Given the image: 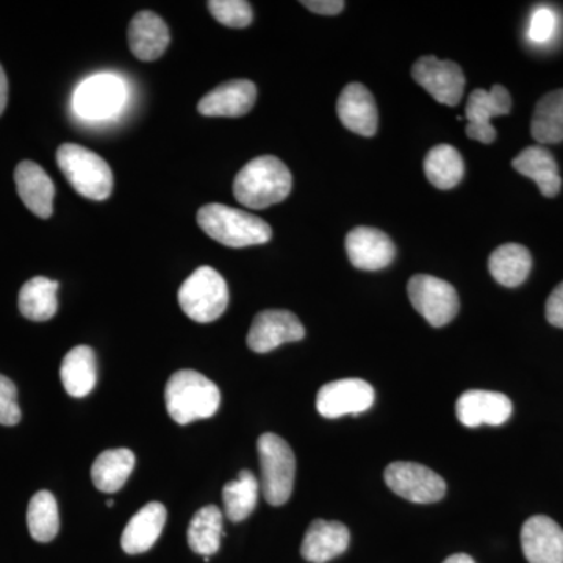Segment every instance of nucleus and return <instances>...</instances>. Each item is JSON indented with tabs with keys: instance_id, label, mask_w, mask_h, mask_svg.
<instances>
[{
	"instance_id": "f257e3e1",
	"label": "nucleus",
	"mask_w": 563,
	"mask_h": 563,
	"mask_svg": "<svg viewBox=\"0 0 563 563\" xmlns=\"http://www.w3.org/2000/svg\"><path fill=\"white\" fill-rule=\"evenodd\" d=\"M292 177L284 162L273 155L254 158L236 174L233 195L250 209H268L288 198Z\"/></svg>"
},
{
	"instance_id": "f03ea898",
	"label": "nucleus",
	"mask_w": 563,
	"mask_h": 563,
	"mask_svg": "<svg viewBox=\"0 0 563 563\" xmlns=\"http://www.w3.org/2000/svg\"><path fill=\"white\" fill-rule=\"evenodd\" d=\"M166 410L177 424L213 417L220 409L221 391L217 384L195 369H180L169 377L165 388Z\"/></svg>"
},
{
	"instance_id": "7ed1b4c3",
	"label": "nucleus",
	"mask_w": 563,
	"mask_h": 563,
	"mask_svg": "<svg viewBox=\"0 0 563 563\" xmlns=\"http://www.w3.org/2000/svg\"><path fill=\"white\" fill-rule=\"evenodd\" d=\"M198 224L214 242L228 247H247L272 240L273 229L262 218L224 203H207L198 211Z\"/></svg>"
},
{
	"instance_id": "20e7f679",
	"label": "nucleus",
	"mask_w": 563,
	"mask_h": 563,
	"mask_svg": "<svg viewBox=\"0 0 563 563\" xmlns=\"http://www.w3.org/2000/svg\"><path fill=\"white\" fill-rule=\"evenodd\" d=\"M57 163L70 187L84 198L103 201L113 191V173L109 163L80 144H62Z\"/></svg>"
},
{
	"instance_id": "39448f33",
	"label": "nucleus",
	"mask_w": 563,
	"mask_h": 563,
	"mask_svg": "<svg viewBox=\"0 0 563 563\" xmlns=\"http://www.w3.org/2000/svg\"><path fill=\"white\" fill-rule=\"evenodd\" d=\"M261 457V490L266 503L284 506L295 487L296 457L290 444L276 433H263L257 443Z\"/></svg>"
},
{
	"instance_id": "423d86ee",
	"label": "nucleus",
	"mask_w": 563,
	"mask_h": 563,
	"mask_svg": "<svg viewBox=\"0 0 563 563\" xmlns=\"http://www.w3.org/2000/svg\"><path fill=\"white\" fill-rule=\"evenodd\" d=\"M179 303L192 321L202 324L217 321L228 309V284L217 269L201 266L181 284Z\"/></svg>"
},
{
	"instance_id": "0eeeda50",
	"label": "nucleus",
	"mask_w": 563,
	"mask_h": 563,
	"mask_svg": "<svg viewBox=\"0 0 563 563\" xmlns=\"http://www.w3.org/2000/svg\"><path fill=\"white\" fill-rule=\"evenodd\" d=\"M413 309L424 318L432 328H443L457 317L461 309L457 291L453 285L439 277L417 274L407 285Z\"/></svg>"
},
{
	"instance_id": "6e6552de",
	"label": "nucleus",
	"mask_w": 563,
	"mask_h": 563,
	"mask_svg": "<svg viewBox=\"0 0 563 563\" xmlns=\"http://www.w3.org/2000/svg\"><path fill=\"white\" fill-rule=\"evenodd\" d=\"M125 101V85L113 74H98L79 85L74 92V111L88 121L113 117Z\"/></svg>"
},
{
	"instance_id": "1a4fd4ad",
	"label": "nucleus",
	"mask_w": 563,
	"mask_h": 563,
	"mask_svg": "<svg viewBox=\"0 0 563 563\" xmlns=\"http://www.w3.org/2000/svg\"><path fill=\"white\" fill-rule=\"evenodd\" d=\"M385 483L396 495L415 504H432L446 495L440 474L415 462H393L385 470Z\"/></svg>"
},
{
	"instance_id": "9d476101",
	"label": "nucleus",
	"mask_w": 563,
	"mask_h": 563,
	"mask_svg": "<svg viewBox=\"0 0 563 563\" xmlns=\"http://www.w3.org/2000/svg\"><path fill=\"white\" fill-rule=\"evenodd\" d=\"M412 77L437 102L455 107L465 90V76L457 63L439 60L433 55L415 63Z\"/></svg>"
},
{
	"instance_id": "9b49d317",
	"label": "nucleus",
	"mask_w": 563,
	"mask_h": 563,
	"mask_svg": "<svg viewBox=\"0 0 563 563\" xmlns=\"http://www.w3.org/2000/svg\"><path fill=\"white\" fill-rule=\"evenodd\" d=\"M376 393L362 379H342L325 384L318 391L317 409L321 417L335 420L344 415H358L372 409Z\"/></svg>"
},
{
	"instance_id": "f8f14e48",
	"label": "nucleus",
	"mask_w": 563,
	"mask_h": 563,
	"mask_svg": "<svg viewBox=\"0 0 563 563\" xmlns=\"http://www.w3.org/2000/svg\"><path fill=\"white\" fill-rule=\"evenodd\" d=\"M306 329L295 313L287 310H265L258 313L247 333V346L258 354L276 350L285 343L301 342Z\"/></svg>"
},
{
	"instance_id": "ddd939ff",
	"label": "nucleus",
	"mask_w": 563,
	"mask_h": 563,
	"mask_svg": "<svg viewBox=\"0 0 563 563\" xmlns=\"http://www.w3.org/2000/svg\"><path fill=\"white\" fill-rule=\"evenodd\" d=\"M512 110V98L501 85H495L490 91L474 90L466 102V135L484 144L496 140V129L492 125L495 117H504Z\"/></svg>"
},
{
	"instance_id": "4468645a",
	"label": "nucleus",
	"mask_w": 563,
	"mask_h": 563,
	"mask_svg": "<svg viewBox=\"0 0 563 563\" xmlns=\"http://www.w3.org/2000/svg\"><path fill=\"white\" fill-rule=\"evenodd\" d=\"M350 262L363 272L387 268L396 257V246L390 236L379 229L355 228L346 236Z\"/></svg>"
},
{
	"instance_id": "2eb2a0df",
	"label": "nucleus",
	"mask_w": 563,
	"mask_h": 563,
	"mask_svg": "<svg viewBox=\"0 0 563 563\" xmlns=\"http://www.w3.org/2000/svg\"><path fill=\"white\" fill-rule=\"evenodd\" d=\"M512 401L498 391L470 390L462 393L455 404L459 421L466 428L501 426L512 417Z\"/></svg>"
},
{
	"instance_id": "dca6fc26",
	"label": "nucleus",
	"mask_w": 563,
	"mask_h": 563,
	"mask_svg": "<svg viewBox=\"0 0 563 563\" xmlns=\"http://www.w3.org/2000/svg\"><path fill=\"white\" fill-rule=\"evenodd\" d=\"M521 547L529 563H563V529L553 518L536 515L525 521Z\"/></svg>"
},
{
	"instance_id": "f3484780",
	"label": "nucleus",
	"mask_w": 563,
	"mask_h": 563,
	"mask_svg": "<svg viewBox=\"0 0 563 563\" xmlns=\"http://www.w3.org/2000/svg\"><path fill=\"white\" fill-rule=\"evenodd\" d=\"M257 101V87L251 80H231L203 96L199 113L211 118H240L250 113Z\"/></svg>"
},
{
	"instance_id": "a211bd4d",
	"label": "nucleus",
	"mask_w": 563,
	"mask_h": 563,
	"mask_svg": "<svg viewBox=\"0 0 563 563\" xmlns=\"http://www.w3.org/2000/svg\"><path fill=\"white\" fill-rule=\"evenodd\" d=\"M336 114L347 131L362 136L376 135L379 122L376 101L362 84H350L344 88L336 102Z\"/></svg>"
},
{
	"instance_id": "6ab92c4d",
	"label": "nucleus",
	"mask_w": 563,
	"mask_h": 563,
	"mask_svg": "<svg viewBox=\"0 0 563 563\" xmlns=\"http://www.w3.org/2000/svg\"><path fill=\"white\" fill-rule=\"evenodd\" d=\"M18 195L33 214L47 220L54 211V181L35 162L25 161L16 166L14 172Z\"/></svg>"
},
{
	"instance_id": "aec40b11",
	"label": "nucleus",
	"mask_w": 563,
	"mask_h": 563,
	"mask_svg": "<svg viewBox=\"0 0 563 563\" xmlns=\"http://www.w3.org/2000/svg\"><path fill=\"white\" fill-rule=\"evenodd\" d=\"M129 46L132 54L141 62H155L168 49V25L152 11H140L129 25Z\"/></svg>"
},
{
	"instance_id": "412c9836",
	"label": "nucleus",
	"mask_w": 563,
	"mask_h": 563,
	"mask_svg": "<svg viewBox=\"0 0 563 563\" xmlns=\"http://www.w3.org/2000/svg\"><path fill=\"white\" fill-rule=\"evenodd\" d=\"M350 529L340 521L314 520L303 537L301 554L307 562H331L350 548Z\"/></svg>"
},
{
	"instance_id": "4be33fe9",
	"label": "nucleus",
	"mask_w": 563,
	"mask_h": 563,
	"mask_svg": "<svg viewBox=\"0 0 563 563\" xmlns=\"http://www.w3.org/2000/svg\"><path fill=\"white\" fill-rule=\"evenodd\" d=\"M166 523V507L150 503L133 515L121 537L122 550L128 554H143L161 539Z\"/></svg>"
},
{
	"instance_id": "5701e85b",
	"label": "nucleus",
	"mask_w": 563,
	"mask_h": 563,
	"mask_svg": "<svg viewBox=\"0 0 563 563\" xmlns=\"http://www.w3.org/2000/svg\"><path fill=\"white\" fill-rule=\"evenodd\" d=\"M512 166L515 172L536 181L544 198H555L561 191L562 177L559 174L558 162L544 147H526L514 158Z\"/></svg>"
},
{
	"instance_id": "b1692460",
	"label": "nucleus",
	"mask_w": 563,
	"mask_h": 563,
	"mask_svg": "<svg viewBox=\"0 0 563 563\" xmlns=\"http://www.w3.org/2000/svg\"><path fill=\"white\" fill-rule=\"evenodd\" d=\"M63 387L74 398H84L98 384V361L90 346H76L63 358L60 366Z\"/></svg>"
},
{
	"instance_id": "393cba45",
	"label": "nucleus",
	"mask_w": 563,
	"mask_h": 563,
	"mask_svg": "<svg viewBox=\"0 0 563 563\" xmlns=\"http://www.w3.org/2000/svg\"><path fill=\"white\" fill-rule=\"evenodd\" d=\"M532 268V255L529 250L517 243H507L493 251L488 269L493 279L501 284L503 287H520Z\"/></svg>"
},
{
	"instance_id": "a878e982",
	"label": "nucleus",
	"mask_w": 563,
	"mask_h": 563,
	"mask_svg": "<svg viewBox=\"0 0 563 563\" xmlns=\"http://www.w3.org/2000/svg\"><path fill=\"white\" fill-rule=\"evenodd\" d=\"M135 454L125 448L103 451L92 463V484L103 493L120 492L135 468Z\"/></svg>"
},
{
	"instance_id": "bb28decb",
	"label": "nucleus",
	"mask_w": 563,
	"mask_h": 563,
	"mask_svg": "<svg viewBox=\"0 0 563 563\" xmlns=\"http://www.w3.org/2000/svg\"><path fill=\"white\" fill-rule=\"evenodd\" d=\"M58 282L47 277H33L25 282L20 291L21 313L27 320L43 322L49 321L58 310Z\"/></svg>"
},
{
	"instance_id": "cd10ccee",
	"label": "nucleus",
	"mask_w": 563,
	"mask_h": 563,
	"mask_svg": "<svg viewBox=\"0 0 563 563\" xmlns=\"http://www.w3.org/2000/svg\"><path fill=\"white\" fill-rule=\"evenodd\" d=\"M424 174L439 190H451L457 187L465 174L461 152L450 144L432 147L424 158Z\"/></svg>"
},
{
	"instance_id": "c85d7f7f",
	"label": "nucleus",
	"mask_w": 563,
	"mask_h": 563,
	"mask_svg": "<svg viewBox=\"0 0 563 563\" xmlns=\"http://www.w3.org/2000/svg\"><path fill=\"white\" fill-rule=\"evenodd\" d=\"M531 132L540 144H555L563 141V88L548 92L533 110Z\"/></svg>"
},
{
	"instance_id": "c756f323",
	"label": "nucleus",
	"mask_w": 563,
	"mask_h": 563,
	"mask_svg": "<svg viewBox=\"0 0 563 563\" xmlns=\"http://www.w3.org/2000/svg\"><path fill=\"white\" fill-rule=\"evenodd\" d=\"M222 512L217 506L199 509L188 526V544L196 554L203 558L217 554L222 539Z\"/></svg>"
},
{
	"instance_id": "7c9ffc66",
	"label": "nucleus",
	"mask_w": 563,
	"mask_h": 563,
	"mask_svg": "<svg viewBox=\"0 0 563 563\" xmlns=\"http://www.w3.org/2000/svg\"><path fill=\"white\" fill-rule=\"evenodd\" d=\"M261 483L247 470L240 473L239 479L231 481L222 488V503H224L225 517L233 523L246 520L258 501Z\"/></svg>"
},
{
	"instance_id": "2f4dec72",
	"label": "nucleus",
	"mask_w": 563,
	"mask_h": 563,
	"mask_svg": "<svg viewBox=\"0 0 563 563\" xmlns=\"http://www.w3.org/2000/svg\"><path fill=\"white\" fill-rule=\"evenodd\" d=\"M29 531L33 540L49 543L60 531L58 504L51 492L41 490L32 496L27 510Z\"/></svg>"
},
{
	"instance_id": "473e14b6",
	"label": "nucleus",
	"mask_w": 563,
	"mask_h": 563,
	"mask_svg": "<svg viewBox=\"0 0 563 563\" xmlns=\"http://www.w3.org/2000/svg\"><path fill=\"white\" fill-rule=\"evenodd\" d=\"M214 20L225 27L244 29L251 25L252 9L244 0H211L207 3Z\"/></svg>"
},
{
	"instance_id": "72a5a7b5",
	"label": "nucleus",
	"mask_w": 563,
	"mask_h": 563,
	"mask_svg": "<svg viewBox=\"0 0 563 563\" xmlns=\"http://www.w3.org/2000/svg\"><path fill=\"white\" fill-rule=\"evenodd\" d=\"M22 412L18 404V388L9 377L0 374V424L16 426Z\"/></svg>"
},
{
	"instance_id": "f704fd0d",
	"label": "nucleus",
	"mask_w": 563,
	"mask_h": 563,
	"mask_svg": "<svg viewBox=\"0 0 563 563\" xmlns=\"http://www.w3.org/2000/svg\"><path fill=\"white\" fill-rule=\"evenodd\" d=\"M555 31V14L550 9H539L533 11L531 24H529V38L533 43H548L553 38Z\"/></svg>"
},
{
	"instance_id": "c9c22d12",
	"label": "nucleus",
	"mask_w": 563,
	"mask_h": 563,
	"mask_svg": "<svg viewBox=\"0 0 563 563\" xmlns=\"http://www.w3.org/2000/svg\"><path fill=\"white\" fill-rule=\"evenodd\" d=\"M547 320L554 328L563 329V282L554 288L548 298Z\"/></svg>"
},
{
	"instance_id": "e433bc0d",
	"label": "nucleus",
	"mask_w": 563,
	"mask_h": 563,
	"mask_svg": "<svg viewBox=\"0 0 563 563\" xmlns=\"http://www.w3.org/2000/svg\"><path fill=\"white\" fill-rule=\"evenodd\" d=\"M302 5L324 16H335L344 10L343 0H303Z\"/></svg>"
},
{
	"instance_id": "4c0bfd02",
	"label": "nucleus",
	"mask_w": 563,
	"mask_h": 563,
	"mask_svg": "<svg viewBox=\"0 0 563 563\" xmlns=\"http://www.w3.org/2000/svg\"><path fill=\"white\" fill-rule=\"evenodd\" d=\"M7 102H9V80H7L5 70L0 65V117L5 111Z\"/></svg>"
},
{
	"instance_id": "58836bf2",
	"label": "nucleus",
	"mask_w": 563,
	"mask_h": 563,
	"mask_svg": "<svg viewBox=\"0 0 563 563\" xmlns=\"http://www.w3.org/2000/svg\"><path fill=\"white\" fill-rule=\"evenodd\" d=\"M443 563H476L472 555L468 554H453L450 558L444 559Z\"/></svg>"
},
{
	"instance_id": "ea45409f",
	"label": "nucleus",
	"mask_w": 563,
	"mask_h": 563,
	"mask_svg": "<svg viewBox=\"0 0 563 563\" xmlns=\"http://www.w3.org/2000/svg\"><path fill=\"white\" fill-rule=\"evenodd\" d=\"M107 506L113 507L114 506L113 499H109V501H107Z\"/></svg>"
}]
</instances>
